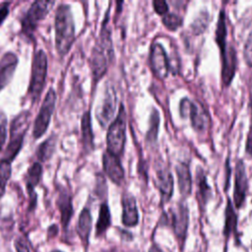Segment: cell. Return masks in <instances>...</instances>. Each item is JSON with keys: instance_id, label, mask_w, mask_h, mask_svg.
<instances>
[{"instance_id": "obj_20", "label": "cell", "mask_w": 252, "mask_h": 252, "mask_svg": "<svg viewBox=\"0 0 252 252\" xmlns=\"http://www.w3.org/2000/svg\"><path fill=\"white\" fill-rule=\"evenodd\" d=\"M176 174L178 180V187L179 191L183 197L190 195L191 187H192V179L190 169L187 163L180 162L176 165Z\"/></svg>"}, {"instance_id": "obj_13", "label": "cell", "mask_w": 252, "mask_h": 252, "mask_svg": "<svg viewBox=\"0 0 252 252\" xmlns=\"http://www.w3.org/2000/svg\"><path fill=\"white\" fill-rule=\"evenodd\" d=\"M221 52V81L224 86H228L236 70V52L231 45H227L220 50Z\"/></svg>"}, {"instance_id": "obj_6", "label": "cell", "mask_w": 252, "mask_h": 252, "mask_svg": "<svg viewBox=\"0 0 252 252\" xmlns=\"http://www.w3.org/2000/svg\"><path fill=\"white\" fill-rule=\"evenodd\" d=\"M54 3V1H34L21 20L22 32L31 36L38 23L45 18Z\"/></svg>"}, {"instance_id": "obj_37", "label": "cell", "mask_w": 252, "mask_h": 252, "mask_svg": "<svg viewBox=\"0 0 252 252\" xmlns=\"http://www.w3.org/2000/svg\"><path fill=\"white\" fill-rule=\"evenodd\" d=\"M8 5H9V3H6V4H4V5L0 8V25H1L2 22L6 19L8 13H9Z\"/></svg>"}, {"instance_id": "obj_10", "label": "cell", "mask_w": 252, "mask_h": 252, "mask_svg": "<svg viewBox=\"0 0 252 252\" xmlns=\"http://www.w3.org/2000/svg\"><path fill=\"white\" fill-rule=\"evenodd\" d=\"M150 63L156 77L158 79L167 77L169 72V60L163 46L158 42H155L151 47Z\"/></svg>"}, {"instance_id": "obj_27", "label": "cell", "mask_w": 252, "mask_h": 252, "mask_svg": "<svg viewBox=\"0 0 252 252\" xmlns=\"http://www.w3.org/2000/svg\"><path fill=\"white\" fill-rule=\"evenodd\" d=\"M226 26H225V14L223 10L220 11L219 19L216 29V42L218 43L220 50H222L226 46Z\"/></svg>"}, {"instance_id": "obj_18", "label": "cell", "mask_w": 252, "mask_h": 252, "mask_svg": "<svg viewBox=\"0 0 252 252\" xmlns=\"http://www.w3.org/2000/svg\"><path fill=\"white\" fill-rule=\"evenodd\" d=\"M188 117H190L193 128L197 131H204L210 123L208 112L199 102L192 101Z\"/></svg>"}, {"instance_id": "obj_25", "label": "cell", "mask_w": 252, "mask_h": 252, "mask_svg": "<svg viewBox=\"0 0 252 252\" xmlns=\"http://www.w3.org/2000/svg\"><path fill=\"white\" fill-rule=\"evenodd\" d=\"M237 227V216L234 212L230 199H227L225 208V222L223 233L225 236H229L231 233H236Z\"/></svg>"}, {"instance_id": "obj_9", "label": "cell", "mask_w": 252, "mask_h": 252, "mask_svg": "<svg viewBox=\"0 0 252 252\" xmlns=\"http://www.w3.org/2000/svg\"><path fill=\"white\" fill-rule=\"evenodd\" d=\"M170 219L173 231L183 245L187 233L188 222H189V213L187 206L184 203H178L174 208L170 210Z\"/></svg>"}, {"instance_id": "obj_34", "label": "cell", "mask_w": 252, "mask_h": 252, "mask_svg": "<svg viewBox=\"0 0 252 252\" xmlns=\"http://www.w3.org/2000/svg\"><path fill=\"white\" fill-rule=\"evenodd\" d=\"M191 104H192V101H191L189 98H187V97H183V98L180 100L179 110H180V115H181L183 118H186V117L189 116Z\"/></svg>"}, {"instance_id": "obj_8", "label": "cell", "mask_w": 252, "mask_h": 252, "mask_svg": "<svg viewBox=\"0 0 252 252\" xmlns=\"http://www.w3.org/2000/svg\"><path fill=\"white\" fill-rule=\"evenodd\" d=\"M116 110V95L115 90L112 86H106L104 88V93L102 98L96 108L95 116L102 128L108 126L114 117Z\"/></svg>"}, {"instance_id": "obj_1", "label": "cell", "mask_w": 252, "mask_h": 252, "mask_svg": "<svg viewBox=\"0 0 252 252\" xmlns=\"http://www.w3.org/2000/svg\"><path fill=\"white\" fill-rule=\"evenodd\" d=\"M108 12L106 15V23L105 21L102 24V28L100 30L99 38H97L95 45L92 51L91 57V69L93 73L94 82H97L103 77L106 73L108 64L113 59V47L112 40L110 35V30L108 28Z\"/></svg>"}, {"instance_id": "obj_39", "label": "cell", "mask_w": 252, "mask_h": 252, "mask_svg": "<svg viewBox=\"0 0 252 252\" xmlns=\"http://www.w3.org/2000/svg\"><path fill=\"white\" fill-rule=\"evenodd\" d=\"M149 252H162V251H161V249H160L158 246H157L156 244H153V245L151 246Z\"/></svg>"}, {"instance_id": "obj_26", "label": "cell", "mask_w": 252, "mask_h": 252, "mask_svg": "<svg viewBox=\"0 0 252 252\" xmlns=\"http://www.w3.org/2000/svg\"><path fill=\"white\" fill-rule=\"evenodd\" d=\"M56 142H57V137L55 135H52L49 138H47L43 143H41L36 152L37 158L41 161H45L49 159L55 151Z\"/></svg>"}, {"instance_id": "obj_24", "label": "cell", "mask_w": 252, "mask_h": 252, "mask_svg": "<svg viewBox=\"0 0 252 252\" xmlns=\"http://www.w3.org/2000/svg\"><path fill=\"white\" fill-rule=\"evenodd\" d=\"M111 223V218H110V211L106 203H102L99 207V213H98V219L95 224V234L96 236L101 235L105 232V230L109 227Z\"/></svg>"}, {"instance_id": "obj_32", "label": "cell", "mask_w": 252, "mask_h": 252, "mask_svg": "<svg viewBox=\"0 0 252 252\" xmlns=\"http://www.w3.org/2000/svg\"><path fill=\"white\" fill-rule=\"evenodd\" d=\"M243 56L248 66H252V32L247 37L244 48H243Z\"/></svg>"}, {"instance_id": "obj_35", "label": "cell", "mask_w": 252, "mask_h": 252, "mask_svg": "<svg viewBox=\"0 0 252 252\" xmlns=\"http://www.w3.org/2000/svg\"><path fill=\"white\" fill-rule=\"evenodd\" d=\"M153 6H154V9L155 11L158 14V15H161V16H164L167 14L168 12V5L165 1L163 0H155L153 2Z\"/></svg>"}, {"instance_id": "obj_40", "label": "cell", "mask_w": 252, "mask_h": 252, "mask_svg": "<svg viewBox=\"0 0 252 252\" xmlns=\"http://www.w3.org/2000/svg\"><path fill=\"white\" fill-rule=\"evenodd\" d=\"M52 252H61V251H58V250H54V251H52Z\"/></svg>"}, {"instance_id": "obj_17", "label": "cell", "mask_w": 252, "mask_h": 252, "mask_svg": "<svg viewBox=\"0 0 252 252\" xmlns=\"http://www.w3.org/2000/svg\"><path fill=\"white\" fill-rule=\"evenodd\" d=\"M42 174V166L39 162H33L27 172V189L31 199V208H33L36 203V194L34 193L33 188L38 184Z\"/></svg>"}, {"instance_id": "obj_19", "label": "cell", "mask_w": 252, "mask_h": 252, "mask_svg": "<svg viewBox=\"0 0 252 252\" xmlns=\"http://www.w3.org/2000/svg\"><path fill=\"white\" fill-rule=\"evenodd\" d=\"M57 205L61 216V224L65 229L66 227H68L70 220L73 215L72 198L65 189H60L57 199Z\"/></svg>"}, {"instance_id": "obj_11", "label": "cell", "mask_w": 252, "mask_h": 252, "mask_svg": "<svg viewBox=\"0 0 252 252\" xmlns=\"http://www.w3.org/2000/svg\"><path fill=\"white\" fill-rule=\"evenodd\" d=\"M102 166L105 174L115 184L121 185L124 181V169L120 158L105 151L102 155Z\"/></svg>"}, {"instance_id": "obj_4", "label": "cell", "mask_w": 252, "mask_h": 252, "mask_svg": "<svg viewBox=\"0 0 252 252\" xmlns=\"http://www.w3.org/2000/svg\"><path fill=\"white\" fill-rule=\"evenodd\" d=\"M126 140V112L124 105H119L118 113L115 119L111 122L107 129L106 135V146L107 152L110 154L120 157L123 154Z\"/></svg>"}, {"instance_id": "obj_16", "label": "cell", "mask_w": 252, "mask_h": 252, "mask_svg": "<svg viewBox=\"0 0 252 252\" xmlns=\"http://www.w3.org/2000/svg\"><path fill=\"white\" fill-rule=\"evenodd\" d=\"M157 186L161 196V202H167L173 192V177L166 167H160L157 171Z\"/></svg>"}, {"instance_id": "obj_36", "label": "cell", "mask_w": 252, "mask_h": 252, "mask_svg": "<svg viewBox=\"0 0 252 252\" xmlns=\"http://www.w3.org/2000/svg\"><path fill=\"white\" fill-rule=\"evenodd\" d=\"M15 248L17 252H30L28 243L23 237H18L15 240Z\"/></svg>"}, {"instance_id": "obj_3", "label": "cell", "mask_w": 252, "mask_h": 252, "mask_svg": "<svg viewBox=\"0 0 252 252\" xmlns=\"http://www.w3.org/2000/svg\"><path fill=\"white\" fill-rule=\"evenodd\" d=\"M30 111L24 110L13 119L10 127V140L6 147L3 159L11 162L20 152L24 137L30 126Z\"/></svg>"}, {"instance_id": "obj_28", "label": "cell", "mask_w": 252, "mask_h": 252, "mask_svg": "<svg viewBox=\"0 0 252 252\" xmlns=\"http://www.w3.org/2000/svg\"><path fill=\"white\" fill-rule=\"evenodd\" d=\"M158 126H159V113L156 108H154L150 115V126L146 136V139L149 143H155L157 141Z\"/></svg>"}, {"instance_id": "obj_29", "label": "cell", "mask_w": 252, "mask_h": 252, "mask_svg": "<svg viewBox=\"0 0 252 252\" xmlns=\"http://www.w3.org/2000/svg\"><path fill=\"white\" fill-rule=\"evenodd\" d=\"M11 162L2 159L0 161V198L4 195L6 185L11 177Z\"/></svg>"}, {"instance_id": "obj_15", "label": "cell", "mask_w": 252, "mask_h": 252, "mask_svg": "<svg viewBox=\"0 0 252 252\" xmlns=\"http://www.w3.org/2000/svg\"><path fill=\"white\" fill-rule=\"evenodd\" d=\"M17 65H18V57L14 53L7 52L1 57L0 59V91L10 83Z\"/></svg>"}, {"instance_id": "obj_21", "label": "cell", "mask_w": 252, "mask_h": 252, "mask_svg": "<svg viewBox=\"0 0 252 252\" xmlns=\"http://www.w3.org/2000/svg\"><path fill=\"white\" fill-rule=\"evenodd\" d=\"M91 229H92V216H91L90 210L88 208H85L82 210L79 216L78 225H77V232L83 244L85 245V247L88 246Z\"/></svg>"}, {"instance_id": "obj_7", "label": "cell", "mask_w": 252, "mask_h": 252, "mask_svg": "<svg viewBox=\"0 0 252 252\" xmlns=\"http://www.w3.org/2000/svg\"><path fill=\"white\" fill-rule=\"evenodd\" d=\"M56 102V94L55 91L50 88L45 94L43 102L39 108L37 116L34 120L32 135L34 139L40 138L48 128L50 117L54 111Z\"/></svg>"}, {"instance_id": "obj_14", "label": "cell", "mask_w": 252, "mask_h": 252, "mask_svg": "<svg viewBox=\"0 0 252 252\" xmlns=\"http://www.w3.org/2000/svg\"><path fill=\"white\" fill-rule=\"evenodd\" d=\"M122 204V222L125 226H135L139 221V214L135 198L124 193L121 199Z\"/></svg>"}, {"instance_id": "obj_30", "label": "cell", "mask_w": 252, "mask_h": 252, "mask_svg": "<svg viewBox=\"0 0 252 252\" xmlns=\"http://www.w3.org/2000/svg\"><path fill=\"white\" fill-rule=\"evenodd\" d=\"M209 23V14L208 12L202 11L193 21V23L191 24V29L193 30L194 32L196 33H201L205 31V29L207 28Z\"/></svg>"}, {"instance_id": "obj_31", "label": "cell", "mask_w": 252, "mask_h": 252, "mask_svg": "<svg viewBox=\"0 0 252 252\" xmlns=\"http://www.w3.org/2000/svg\"><path fill=\"white\" fill-rule=\"evenodd\" d=\"M163 25L170 31L177 30L182 25V18L173 13H167L162 17Z\"/></svg>"}, {"instance_id": "obj_23", "label": "cell", "mask_w": 252, "mask_h": 252, "mask_svg": "<svg viewBox=\"0 0 252 252\" xmlns=\"http://www.w3.org/2000/svg\"><path fill=\"white\" fill-rule=\"evenodd\" d=\"M196 181L198 186L199 199L203 204H206L211 199L213 192L210 185L208 184L207 176L201 167L196 170Z\"/></svg>"}, {"instance_id": "obj_2", "label": "cell", "mask_w": 252, "mask_h": 252, "mask_svg": "<svg viewBox=\"0 0 252 252\" xmlns=\"http://www.w3.org/2000/svg\"><path fill=\"white\" fill-rule=\"evenodd\" d=\"M75 40V24L70 5L61 4L55 13V47L60 56L67 54Z\"/></svg>"}, {"instance_id": "obj_22", "label": "cell", "mask_w": 252, "mask_h": 252, "mask_svg": "<svg viewBox=\"0 0 252 252\" xmlns=\"http://www.w3.org/2000/svg\"><path fill=\"white\" fill-rule=\"evenodd\" d=\"M81 129H82V141L84 150L87 153H90L94 150V135L92 130V121H91V113L90 111H86L82 116L81 121Z\"/></svg>"}, {"instance_id": "obj_12", "label": "cell", "mask_w": 252, "mask_h": 252, "mask_svg": "<svg viewBox=\"0 0 252 252\" xmlns=\"http://www.w3.org/2000/svg\"><path fill=\"white\" fill-rule=\"evenodd\" d=\"M247 187H248V182H247V176L245 171V165L241 159H238L235 166L234 191H233V199H234V204L236 208H240L244 203Z\"/></svg>"}, {"instance_id": "obj_33", "label": "cell", "mask_w": 252, "mask_h": 252, "mask_svg": "<svg viewBox=\"0 0 252 252\" xmlns=\"http://www.w3.org/2000/svg\"><path fill=\"white\" fill-rule=\"evenodd\" d=\"M6 127H7L6 115L2 111H0V152L2 151L4 143L6 141Z\"/></svg>"}, {"instance_id": "obj_38", "label": "cell", "mask_w": 252, "mask_h": 252, "mask_svg": "<svg viewBox=\"0 0 252 252\" xmlns=\"http://www.w3.org/2000/svg\"><path fill=\"white\" fill-rule=\"evenodd\" d=\"M225 168H226V178H225V189L227 187V184H229V176H230V167H229V158L226 159L225 163Z\"/></svg>"}, {"instance_id": "obj_5", "label": "cell", "mask_w": 252, "mask_h": 252, "mask_svg": "<svg viewBox=\"0 0 252 252\" xmlns=\"http://www.w3.org/2000/svg\"><path fill=\"white\" fill-rule=\"evenodd\" d=\"M47 74V58L43 50L39 49L33 56L32 76L28 94L32 102H36L42 93Z\"/></svg>"}]
</instances>
